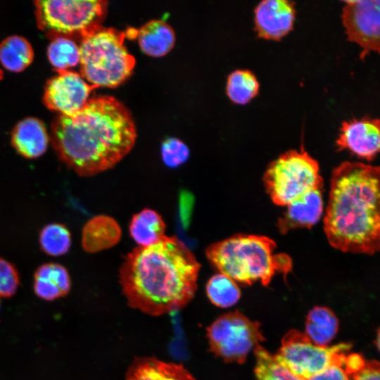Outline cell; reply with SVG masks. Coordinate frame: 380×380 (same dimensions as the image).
<instances>
[{"label":"cell","instance_id":"obj_1","mask_svg":"<svg viewBox=\"0 0 380 380\" xmlns=\"http://www.w3.org/2000/svg\"><path fill=\"white\" fill-rule=\"evenodd\" d=\"M136 138L130 112L108 96L89 99L72 115H61L52 129L58 157L82 177L113 167L132 149Z\"/></svg>","mask_w":380,"mask_h":380},{"label":"cell","instance_id":"obj_2","mask_svg":"<svg viewBox=\"0 0 380 380\" xmlns=\"http://www.w3.org/2000/svg\"><path fill=\"white\" fill-rule=\"evenodd\" d=\"M200 267L184 243L164 236L127 255L119 281L131 308L159 316L184 308L194 298Z\"/></svg>","mask_w":380,"mask_h":380},{"label":"cell","instance_id":"obj_3","mask_svg":"<svg viewBox=\"0 0 380 380\" xmlns=\"http://www.w3.org/2000/svg\"><path fill=\"white\" fill-rule=\"evenodd\" d=\"M324 230L345 253L373 255L380 243L379 167L346 161L334 169Z\"/></svg>","mask_w":380,"mask_h":380},{"label":"cell","instance_id":"obj_4","mask_svg":"<svg viewBox=\"0 0 380 380\" xmlns=\"http://www.w3.org/2000/svg\"><path fill=\"white\" fill-rule=\"evenodd\" d=\"M275 242L269 237L236 234L210 244L207 258L220 272L234 281L251 284L260 281L267 286L277 272L285 277L292 261L285 253H276Z\"/></svg>","mask_w":380,"mask_h":380},{"label":"cell","instance_id":"obj_5","mask_svg":"<svg viewBox=\"0 0 380 380\" xmlns=\"http://www.w3.org/2000/svg\"><path fill=\"white\" fill-rule=\"evenodd\" d=\"M125 33L101 26L82 37L81 76L95 87H115L132 72L135 59L124 45Z\"/></svg>","mask_w":380,"mask_h":380},{"label":"cell","instance_id":"obj_6","mask_svg":"<svg viewBox=\"0 0 380 380\" xmlns=\"http://www.w3.org/2000/svg\"><path fill=\"white\" fill-rule=\"evenodd\" d=\"M262 179L272 202L280 206L323 187L317 161L303 149L282 153L267 166Z\"/></svg>","mask_w":380,"mask_h":380},{"label":"cell","instance_id":"obj_7","mask_svg":"<svg viewBox=\"0 0 380 380\" xmlns=\"http://www.w3.org/2000/svg\"><path fill=\"white\" fill-rule=\"evenodd\" d=\"M38 26L54 38L70 35L83 37L101 27L106 1L39 0L34 1Z\"/></svg>","mask_w":380,"mask_h":380},{"label":"cell","instance_id":"obj_8","mask_svg":"<svg viewBox=\"0 0 380 380\" xmlns=\"http://www.w3.org/2000/svg\"><path fill=\"white\" fill-rule=\"evenodd\" d=\"M210 350L227 362H245L249 352L265 341L258 322L236 310L217 318L208 328Z\"/></svg>","mask_w":380,"mask_h":380},{"label":"cell","instance_id":"obj_9","mask_svg":"<svg viewBox=\"0 0 380 380\" xmlns=\"http://www.w3.org/2000/svg\"><path fill=\"white\" fill-rule=\"evenodd\" d=\"M350 348L348 343L319 346L305 334L291 330L283 338L281 346L274 357L281 366L305 380L336 362Z\"/></svg>","mask_w":380,"mask_h":380},{"label":"cell","instance_id":"obj_10","mask_svg":"<svg viewBox=\"0 0 380 380\" xmlns=\"http://www.w3.org/2000/svg\"><path fill=\"white\" fill-rule=\"evenodd\" d=\"M341 18L348 39L362 48L361 59L371 51H379L380 1H345Z\"/></svg>","mask_w":380,"mask_h":380},{"label":"cell","instance_id":"obj_11","mask_svg":"<svg viewBox=\"0 0 380 380\" xmlns=\"http://www.w3.org/2000/svg\"><path fill=\"white\" fill-rule=\"evenodd\" d=\"M46 84L44 101L47 108L61 115H70L80 111L89 101L92 89L77 72L60 70Z\"/></svg>","mask_w":380,"mask_h":380},{"label":"cell","instance_id":"obj_12","mask_svg":"<svg viewBox=\"0 0 380 380\" xmlns=\"http://www.w3.org/2000/svg\"><path fill=\"white\" fill-rule=\"evenodd\" d=\"M336 144L338 150L348 149L361 158L373 160L380 148L379 120L362 118L343 122Z\"/></svg>","mask_w":380,"mask_h":380},{"label":"cell","instance_id":"obj_13","mask_svg":"<svg viewBox=\"0 0 380 380\" xmlns=\"http://www.w3.org/2000/svg\"><path fill=\"white\" fill-rule=\"evenodd\" d=\"M293 2L265 0L255 8V29L258 37L279 40L290 32L295 20Z\"/></svg>","mask_w":380,"mask_h":380},{"label":"cell","instance_id":"obj_14","mask_svg":"<svg viewBox=\"0 0 380 380\" xmlns=\"http://www.w3.org/2000/svg\"><path fill=\"white\" fill-rule=\"evenodd\" d=\"M322 189H314L286 206V211L278 220L281 233L296 228H310L319 221L323 213Z\"/></svg>","mask_w":380,"mask_h":380},{"label":"cell","instance_id":"obj_15","mask_svg":"<svg viewBox=\"0 0 380 380\" xmlns=\"http://www.w3.org/2000/svg\"><path fill=\"white\" fill-rule=\"evenodd\" d=\"M125 380H196L182 365L164 362L153 357L134 360L129 367Z\"/></svg>","mask_w":380,"mask_h":380},{"label":"cell","instance_id":"obj_16","mask_svg":"<svg viewBox=\"0 0 380 380\" xmlns=\"http://www.w3.org/2000/svg\"><path fill=\"white\" fill-rule=\"evenodd\" d=\"M11 143L23 157L35 158L46 151L49 137L43 122L37 118H27L15 127Z\"/></svg>","mask_w":380,"mask_h":380},{"label":"cell","instance_id":"obj_17","mask_svg":"<svg viewBox=\"0 0 380 380\" xmlns=\"http://www.w3.org/2000/svg\"><path fill=\"white\" fill-rule=\"evenodd\" d=\"M118 223L108 215H96L84 224L82 233V246L88 253H96L117 244L121 238Z\"/></svg>","mask_w":380,"mask_h":380},{"label":"cell","instance_id":"obj_18","mask_svg":"<svg viewBox=\"0 0 380 380\" xmlns=\"http://www.w3.org/2000/svg\"><path fill=\"white\" fill-rule=\"evenodd\" d=\"M35 294L46 300H54L65 296L71 287V280L67 269L56 262L40 265L34 275Z\"/></svg>","mask_w":380,"mask_h":380},{"label":"cell","instance_id":"obj_19","mask_svg":"<svg viewBox=\"0 0 380 380\" xmlns=\"http://www.w3.org/2000/svg\"><path fill=\"white\" fill-rule=\"evenodd\" d=\"M137 37L141 50L151 57L166 55L175 42L174 30L161 20L146 23L137 31Z\"/></svg>","mask_w":380,"mask_h":380},{"label":"cell","instance_id":"obj_20","mask_svg":"<svg viewBox=\"0 0 380 380\" xmlns=\"http://www.w3.org/2000/svg\"><path fill=\"white\" fill-rule=\"evenodd\" d=\"M165 224L155 210L146 208L134 215L129 223V233L139 246H148L165 236Z\"/></svg>","mask_w":380,"mask_h":380},{"label":"cell","instance_id":"obj_21","mask_svg":"<svg viewBox=\"0 0 380 380\" xmlns=\"http://www.w3.org/2000/svg\"><path fill=\"white\" fill-rule=\"evenodd\" d=\"M338 322L334 312L325 307H315L308 313L305 334L315 345L327 346L337 333Z\"/></svg>","mask_w":380,"mask_h":380},{"label":"cell","instance_id":"obj_22","mask_svg":"<svg viewBox=\"0 0 380 380\" xmlns=\"http://www.w3.org/2000/svg\"><path fill=\"white\" fill-rule=\"evenodd\" d=\"M33 57L32 46L22 37L11 36L0 44V62L11 72L23 70L32 63Z\"/></svg>","mask_w":380,"mask_h":380},{"label":"cell","instance_id":"obj_23","mask_svg":"<svg viewBox=\"0 0 380 380\" xmlns=\"http://www.w3.org/2000/svg\"><path fill=\"white\" fill-rule=\"evenodd\" d=\"M258 80L249 70H236L228 76L227 94L235 103H247L258 94Z\"/></svg>","mask_w":380,"mask_h":380},{"label":"cell","instance_id":"obj_24","mask_svg":"<svg viewBox=\"0 0 380 380\" xmlns=\"http://www.w3.org/2000/svg\"><path fill=\"white\" fill-rule=\"evenodd\" d=\"M205 289L209 300L220 308L232 306L241 296L240 290L236 282L222 273L211 277Z\"/></svg>","mask_w":380,"mask_h":380},{"label":"cell","instance_id":"obj_25","mask_svg":"<svg viewBox=\"0 0 380 380\" xmlns=\"http://www.w3.org/2000/svg\"><path fill=\"white\" fill-rule=\"evenodd\" d=\"M47 55L57 71L68 70L80 63L79 46L68 37H54L48 46Z\"/></svg>","mask_w":380,"mask_h":380},{"label":"cell","instance_id":"obj_26","mask_svg":"<svg viewBox=\"0 0 380 380\" xmlns=\"http://www.w3.org/2000/svg\"><path fill=\"white\" fill-rule=\"evenodd\" d=\"M42 250L47 255L59 256L65 254L71 246V235L62 224L51 223L43 227L39 234Z\"/></svg>","mask_w":380,"mask_h":380},{"label":"cell","instance_id":"obj_27","mask_svg":"<svg viewBox=\"0 0 380 380\" xmlns=\"http://www.w3.org/2000/svg\"><path fill=\"white\" fill-rule=\"evenodd\" d=\"M258 380H303L277 362L273 355L258 345L255 348Z\"/></svg>","mask_w":380,"mask_h":380},{"label":"cell","instance_id":"obj_28","mask_svg":"<svg viewBox=\"0 0 380 380\" xmlns=\"http://www.w3.org/2000/svg\"><path fill=\"white\" fill-rule=\"evenodd\" d=\"M160 151L163 163L170 168H176L186 163L190 154L188 146L175 137L165 139L161 144Z\"/></svg>","mask_w":380,"mask_h":380},{"label":"cell","instance_id":"obj_29","mask_svg":"<svg viewBox=\"0 0 380 380\" xmlns=\"http://www.w3.org/2000/svg\"><path fill=\"white\" fill-rule=\"evenodd\" d=\"M19 274L15 265L0 258V297L13 296L19 286Z\"/></svg>","mask_w":380,"mask_h":380},{"label":"cell","instance_id":"obj_30","mask_svg":"<svg viewBox=\"0 0 380 380\" xmlns=\"http://www.w3.org/2000/svg\"><path fill=\"white\" fill-rule=\"evenodd\" d=\"M346 353L343 354L324 370L305 380H350V374L346 365Z\"/></svg>","mask_w":380,"mask_h":380},{"label":"cell","instance_id":"obj_31","mask_svg":"<svg viewBox=\"0 0 380 380\" xmlns=\"http://www.w3.org/2000/svg\"><path fill=\"white\" fill-rule=\"evenodd\" d=\"M379 372V362L366 361L360 369L350 374V380H380Z\"/></svg>","mask_w":380,"mask_h":380},{"label":"cell","instance_id":"obj_32","mask_svg":"<svg viewBox=\"0 0 380 380\" xmlns=\"http://www.w3.org/2000/svg\"><path fill=\"white\" fill-rule=\"evenodd\" d=\"M2 77H3V72H2V71L0 70V80L2 79Z\"/></svg>","mask_w":380,"mask_h":380}]
</instances>
